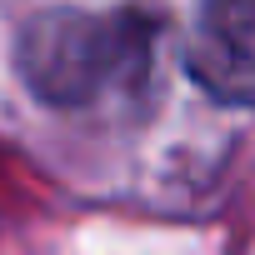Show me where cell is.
I'll return each mask as SVG.
<instances>
[{"label":"cell","mask_w":255,"mask_h":255,"mask_svg":"<svg viewBox=\"0 0 255 255\" xmlns=\"http://www.w3.org/2000/svg\"><path fill=\"white\" fill-rule=\"evenodd\" d=\"M155 25L140 10H40L15 40L20 80L55 110H90L115 90H135L150 70Z\"/></svg>","instance_id":"1"},{"label":"cell","mask_w":255,"mask_h":255,"mask_svg":"<svg viewBox=\"0 0 255 255\" xmlns=\"http://www.w3.org/2000/svg\"><path fill=\"white\" fill-rule=\"evenodd\" d=\"M185 65L225 105H255V0H200Z\"/></svg>","instance_id":"2"}]
</instances>
